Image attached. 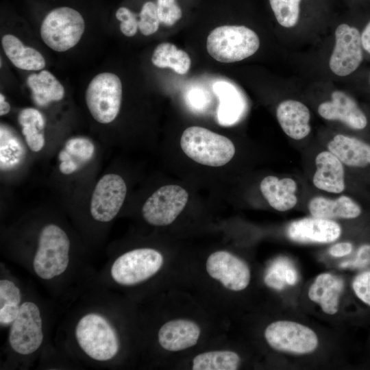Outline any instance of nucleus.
Wrapping results in <instances>:
<instances>
[{
  "label": "nucleus",
  "instance_id": "obj_16",
  "mask_svg": "<svg viewBox=\"0 0 370 370\" xmlns=\"http://www.w3.org/2000/svg\"><path fill=\"white\" fill-rule=\"evenodd\" d=\"M276 117L283 132L293 140H302L311 131L310 110L299 101L286 99L280 103Z\"/></svg>",
  "mask_w": 370,
  "mask_h": 370
},
{
  "label": "nucleus",
  "instance_id": "obj_21",
  "mask_svg": "<svg viewBox=\"0 0 370 370\" xmlns=\"http://www.w3.org/2000/svg\"><path fill=\"white\" fill-rule=\"evenodd\" d=\"M344 288V282L340 278L328 273L319 274L308 290V297L318 304L328 314L338 312L339 299Z\"/></svg>",
  "mask_w": 370,
  "mask_h": 370
},
{
  "label": "nucleus",
  "instance_id": "obj_43",
  "mask_svg": "<svg viewBox=\"0 0 370 370\" xmlns=\"http://www.w3.org/2000/svg\"><path fill=\"white\" fill-rule=\"evenodd\" d=\"M369 83H370V76H369Z\"/></svg>",
  "mask_w": 370,
  "mask_h": 370
},
{
  "label": "nucleus",
  "instance_id": "obj_38",
  "mask_svg": "<svg viewBox=\"0 0 370 370\" xmlns=\"http://www.w3.org/2000/svg\"><path fill=\"white\" fill-rule=\"evenodd\" d=\"M370 265V245L364 244L357 250L354 259L344 262L341 264L343 268L362 269Z\"/></svg>",
  "mask_w": 370,
  "mask_h": 370
},
{
  "label": "nucleus",
  "instance_id": "obj_13",
  "mask_svg": "<svg viewBox=\"0 0 370 370\" xmlns=\"http://www.w3.org/2000/svg\"><path fill=\"white\" fill-rule=\"evenodd\" d=\"M206 266L209 275L229 290L242 291L249 283L251 275L247 264L228 251L212 253L208 258Z\"/></svg>",
  "mask_w": 370,
  "mask_h": 370
},
{
  "label": "nucleus",
  "instance_id": "obj_23",
  "mask_svg": "<svg viewBox=\"0 0 370 370\" xmlns=\"http://www.w3.org/2000/svg\"><path fill=\"white\" fill-rule=\"evenodd\" d=\"M3 49L10 62L17 68L25 71H39L45 66V60L36 49L23 45L12 34H5L1 39Z\"/></svg>",
  "mask_w": 370,
  "mask_h": 370
},
{
  "label": "nucleus",
  "instance_id": "obj_24",
  "mask_svg": "<svg viewBox=\"0 0 370 370\" xmlns=\"http://www.w3.org/2000/svg\"><path fill=\"white\" fill-rule=\"evenodd\" d=\"M94 151L95 146L88 138L75 137L68 140L58 154L60 171L65 175L74 173L92 158Z\"/></svg>",
  "mask_w": 370,
  "mask_h": 370
},
{
  "label": "nucleus",
  "instance_id": "obj_17",
  "mask_svg": "<svg viewBox=\"0 0 370 370\" xmlns=\"http://www.w3.org/2000/svg\"><path fill=\"white\" fill-rule=\"evenodd\" d=\"M314 186L319 190L338 194L345 189V169L341 160L330 151L319 153L315 158Z\"/></svg>",
  "mask_w": 370,
  "mask_h": 370
},
{
  "label": "nucleus",
  "instance_id": "obj_25",
  "mask_svg": "<svg viewBox=\"0 0 370 370\" xmlns=\"http://www.w3.org/2000/svg\"><path fill=\"white\" fill-rule=\"evenodd\" d=\"M27 84L36 103L40 106L60 101L64 96L62 84L53 74L47 70L31 74L27 78Z\"/></svg>",
  "mask_w": 370,
  "mask_h": 370
},
{
  "label": "nucleus",
  "instance_id": "obj_34",
  "mask_svg": "<svg viewBox=\"0 0 370 370\" xmlns=\"http://www.w3.org/2000/svg\"><path fill=\"white\" fill-rule=\"evenodd\" d=\"M158 14L161 23L171 26L182 16V10L176 0H157Z\"/></svg>",
  "mask_w": 370,
  "mask_h": 370
},
{
  "label": "nucleus",
  "instance_id": "obj_41",
  "mask_svg": "<svg viewBox=\"0 0 370 370\" xmlns=\"http://www.w3.org/2000/svg\"><path fill=\"white\" fill-rule=\"evenodd\" d=\"M297 280V274L293 267L288 266L286 271V282L289 285H294Z\"/></svg>",
  "mask_w": 370,
  "mask_h": 370
},
{
  "label": "nucleus",
  "instance_id": "obj_6",
  "mask_svg": "<svg viewBox=\"0 0 370 370\" xmlns=\"http://www.w3.org/2000/svg\"><path fill=\"white\" fill-rule=\"evenodd\" d=\"M122 83L114 73H101L90 82L85 94L87 107L97 122L110 123L117 116L122 100Z\"/></svg>",
  "mask_w": 370,
  "mask_h": 370
},
{
  "label": "nucleus",
  "instance_id": "obj_3",
  "mask_svg": "<svg viewBox=\"0 0 370 370\" xmlns=\"http://www.w3.org/2000/svg\"><path fill=\"white\" fill-rule=\"evenodd\" d=\"M70 241L66 232L56 224L42 227L32 260L35 274L44 280H53L67 269L70 257Z\"/></svg>",
  "mask_w": 370,
  "mask_h": 370
},
{
  "label": "nucleus",
  "instance_id": "obj_35",
  "mask_svg": "<svg viewBox=\"0 0 370 370\" xmlns=\"http://www.w3.org/2000/svg\"><path fill=\"white\" fill-rule=\"evenodd\" d=\"M116 17L121 22L120 29L126 36H134L138 29L136 15L126 7H120L116 12Z\"/></svg>",
  "mask_w": 370,
  "mask_h": 370
},
{
  "label": "nucleus",
  "instance_id": "obj_40",
  "mask_svg": "<svg viewBox=\"0 0 370 370\" xmlns=\"http://www.w3.org/2000/svg\"><path fill=\"white\" fill-rule=\"evenodd\" d=\"M361 42L363 49L370 54V21L361 33Z\"/></svg>",
  "mask_w": 370,
  "mask_h": 370
},
{
  "label": "nucleus",
  "instance_id": "obj_42",
  "mask_svg": "<svg viewBox=\"0 0 370 370\" xmlns=\"http://www.w3.org/2000/svg\"><path fill=\"white\" fill-rule=\"evenodd\" d=\"M10 110V105L5 101V97L0 94V115L7 114Z\"/></svg>",
  "mask_w": 370,
  "mask_h": 370
},
{
  "label": "nucleus",
  "instance_id": "obj_20",
  "mask_svg": "<svg viewBox=\"0 0 370 370\" xmlns=\"http://www.w3.org/2000/svg\"><path fill=\"white\" fill-rule=\"evenodd\" d=\"M328 149L347 166L370 165V145L357 138L336 134L328 143Z\"/></svg>",
  "mask_w": 370,
  "mask_h": 370
},
{
  "label": "nucleus",
  "instance_id": "obj_5",
  "mask_svg": "<svg viewBox=\"0 0 370 370\" xmlns=\"http://www.w3.org/2000/svg\"><path fill=\"white\" fill-rule=\"evenodd\" d=\"M85 29V22L76 10L66 6L51 10L40 26V36L51 49L63 52L75 47Z\"/></svg>",
  "mask_w": 370,
  "mask_h": 370
},
{
  "label": "nucleus",
  "instance_id": "obj_18",
  "mask_svg": "<svg viewBox=\"0 0 370 370\" xmlns=\"http://www.w3.org/2000/svg\"><path fill=\"white\" fill-rule=\"evenodd\" d=\"M198 325L187 319H175L165 323L158 331L160 346L171 352L181 351L194 346L200 335Z\"/></svg>",
  "mask_w": 370,
  "mask_h": 370
},
{
  "label": "nucleus",
  "instance_id": "obj_7",
  "mask_svg": "<svg viewBox=\"0 0 370 370\" xmlns=\"http://www.w3.org/2000/svg\"><path fill=\"white\" fill-rule=\"evenodd\" d=\"M163 261L162 255L154 249H135L113 262L110 276L120 285H136L154 275L162 267Z\"/></svg>",
  "mask_w": 370,
  "mask_h": 370
},
{
  "label": "nucleus",
  "instance_id": "obj_29",
  "mask_svg": "<svg viewBox=\"0 0 370 370\" xmlns=\"http://www.w3.org/2000/svg\"><path fill=\"white\" fill-rule=\"evenodd\" d=\"M21 292L14 282L8 278L0 280V324L10 326L18 315L22 304Z\"/></svg>",
  "mask_w": 370,
  "mask_h": 370
},
{
  "label": "nucleus",
  "instance_id": "obj_36",
  "mask_svg": "<svg viewBox=\"0 0 370 370\" xmlns=\"http://www.w3.org/2000/svg\"><path fill=\"white\" fill-rule=\"evenodd\" d=\"M289 264L284 261L275 262L265 276L266 284L276 289H282L286 284V271Z\"/></svg>",
  "mask_w": 370,
  "mask_h": 370
},
{
  "label": "nucleus",
  "instance_id": "obj_28",
  "mask_svg": "<svg viewBox=\"0 0 370 370\" xmlns=\"http://www.w3.org/2000/svg\"><path fill=\"white\" fill-rule=\"evenodd\" d=\"M151 62L158 68H170L180 75L186 74L191 65L188 54L169 42L160 43L155 48Z\"/></svg>",
  "mask_w": 370,
  "mask_h": 370
},
{
  "label": "nucleus",
  "instance_id": "obj_14",
  "mask_svg": "<svg viewBox=\"0 0 370 370\" xmlns=\"http://www.w3.org/2000/svg\"><path fill=\"white\" fill-rule=\"evenodd\" d=\"M319 116L328 121H339L354 130H363L367 125V118L356 101L341 90H334L330 101L320 103Z\"/></svg>",
  "mask_w": 370,
  "mask_h": 370
},
{
  "label": "nucleus",
  "instance_id": "obj_30",
  "mask_svg": "<svg viewBox=\"0 0 370 370\" xmlns=\"http://www.w3.org/2000/svg\"><path fill=\"white\" fill-rule=\"evenodd\" d=\"M241 359L232 351H210L196 356L193 360V370H235Z\"/></svg>",
  "mask_w": 370,
  "mask_h": 370
},
{
  "label": "nucleus",
  "instance_id": "obj_39",
  "mask_svg": "<svg viewBox=\"0 0 370 370\" xmlns=\"http://www.w3.org/2000/svg\"><path fill=\"white\" fill-rule=\"evenodd\" d=\"M353 250V245L349 242H342L332 245L329 253L334 257H342L352 253Z\"/></svg>",
  "mask_w": 370,
  "mask_h": 370
},
{
  "label": "nucleus",
  "instance_id": "obj_8",
  "mask_svg": "<svg viewBox=\"0 0 370 370\" xmlns=\"http://www.w3.org/2000/svg\"><path fill=\"white\" fill-rule=\"evenodd\" d=\"M43 340L40 310L34 301H24L18 317L10 326L9 345L16 354L29 356L39 349Z\"/></svg>",
  "mask_w": 370,
  "mask_h": 370
},
{
  "label": "nucleus",
  "instance_id": "obj_37",
  "mask_svg": "<svg viewBox=\"0 0 370 370\" xmlns=\"http://www.w3.org/2000/svg\"><path fill=\"white\" fill-rule=\"evenodd\" d=\"M356 296L370 307V270L362 271L356 276L352 282Z\"/></svg>",
  "mask_w": 370,
  "mask_h": 370
},
{
  "label": "nucleus",
  "instance_id": "obj_10",
  "mask_svg": "<svg viewBox=\"0 0 370 370\" xmlns=\"http://www.w3.org/2000/svg\"><path fill=\"white\" fill-rule=\"evenodd\" d=\"M334 37L330 69L337 76H347L360 66L363 60L361 34L356 27L343 23L336 28Z\"/></svg>",
  "mask_w": 370,
  "mask_h": 370
},
{
  "label": "nucleus",
  "instance_id": "obj_9",
  "mask_svg": "<svg viewBox=\"0 0 370 370\" xmlns=\"http://www.w3.org/2000/svg\"><path fill=\"white\" fill-rule=\"evenodd\" d=\"M264 338L274 349L295 354L311 353L319 343L318 337L311 328L291 321L270 323L265 329Z\"/></svg>",
  "mask_w": 370,
  "mask_h": 370
},
{
  "label": "nucleus",
  "instance_id": "obj_11",
  "mask_svg": "<svg viewBox=\"0 0 370 370\" xmlns=\"http://www.w3.org/2000/svg\"><path fill=\"white\" fill-rule=\"evenodd\" d=\"M188 199L187 191L178 185H165L156 190L145 202V220L156 226L171 224L183 210Z\"/></svg>",
  "mask_w": 370,
  "mask_h": 370
},
{
  "label": "nucleus",
  "instance_id": "obj_12",
  "mask_svg": "<svg viewBox=\"0 0 370 370\" xmlns=\"http://www.w3.org/2000/svg\"><path fill=\"white\" fill-rule=\"evenodd\" d=\"M127 193L124 180L119 175L109 173L97 182L92 195L90 211L99 222H109L119 212Z\"/></svg>",
  "mask_w": 370,
  "mask_h": 370
},
{
  "label": "nucleus",
  "instance_id": "obj_15",
  "mask_svg": "<svg viewBox=\"0 0 370 370\" xmlns=\"http://www.w3.org/2000/svg\"><path fill=\"white\" fill-rule=\"evenodd\" d=\"M341 234V227L334 220L313 216L294 221L287 229V234L292 241L304 243H332Z\"/></svg>",
  "mask_w": 370,
  "mask_h": 370
},
{
  "label": "nucleus",
  "instance_id": "obj_27",
  "mask_svg": "<svg viewBox=\"0 0 370 370\" xmlns=\"http://www.w3.org/2000/svg\"><path fill=\"white\" fill-rule=\"evenodd\" d=\"M18 120L29 148L34 152L40 151L45 143L42 114L35 108H27L21 111Z\"/></svg>",
  "mask_w": 370,
  "mask_h": 370
},
{
  "label": "nucleus",
  "instance_id": "obj_32",
  "mask_svg": "<svg viewBox=\"0 0 370 370\" xmlns=\"http://www.w3.org/2000/svg\"><path fill=\"white\" fill-rule=\"evenodd\" d=\"M278 23L285 28H293L299 23L305 0H268Z\"/></svg>",
  "mask_w": 370,
  "mask_h": 370
},
{
  "label": "nucleus",
  "instance_id": "obj_4",
  "mask_svg": "<svg viewBox=\"0 0 370 370\" xmlns=\"http://www.w3.org/2000/svg\"><path fill=\"white\" fill-rule=\"evenodd\" d=\"M260 44L258 34L245 25H222L209 34L206 49L217 61L232 63L254 55Z\"/></svg>",
  "mask_w": 370,
  "mask_h": 370
},
{
  "label": "nucleus",
  "instance_id": "obj_2",
  "mask_svg": "<svg viewBox=\"0 0 370 370\" xmlns=\"http://www.w3.org/2000/svg\"><path fill=\"white\" fill-rule=\"evenodd\" d=\"M180 146L188 158L210 166H223L235 154V147L231 140L199 126L189 127L183 132Z\"/></svg>",
  "mask_w": 370,
  "mask_h": 370
},
{
  "label": "nucleus",
  "instance_id": "obj_33",
  "mask_svg": "<svg viewBox=\"0 0 370 370\" xmlns=\"http://www.w3.org/2000/svg\"><path fill=\"white\" fill-rule=\"evenodd\" d=\"M160 21L156 3L148 1L144 3L139 13L138 29L145 36H149L159 28Z\"/></svg>",
  "mask_w": 370,
  "mask_h": 370
},
{
  "label": "nucleus",
  "instance_id": "obj_19",
  "mask_svg": "<svg viewBox=\"0 0 370 370\" xmlns=\"http://www.w3.org/2000/svg\"><path fill=\"white\" fill-rule=\"evenodd\" d=\"M260 188L269 204L278 211H288L297 203V184L292 178L268 175L261 181Z\"/></svg>",
  "mask_w": 370,
  "mask_h": 370
},
{
  "label": "nucleus",
  "instance_id": "obj_22",
  "mask_svg": "<svg viewBox=\"0 0 370 370\" xmlns=\"http://www.w3.org/2000/svg\"><path fill=\"white\" fill-rule=\"evenodd\" d=\"M308 210L315 217L335 219H355L362 212L360 206L347 195H341L336 199L317 196L308 203Z\"/></svg>",
  "mask_w": 370,
  "mask_h": 370
},
{
  "label": "nucleus",
  "instance_id": "obj_26",
  "mask_svg": "<svg viewBox=\"0 0 370 370\" xmlns=\"http://www.w3.org/2000/svg\"><path fill=\"white\" fill-rule=\"evenodd\" d=\"M213 90L219 99L217 117L220 124L229 125L238 120L242 110V102L238 91L226 82H217Z\"/></svg>",
  "mask_w": 370,
  "mask_h": 370
},
{
  "label": "nucleus",
  "instance_id": "obj_31",
  "mask_svg": "<svg viewBox=\"0 0 370 370\" xmlns=\"http://www.w3.org/2000/svg\"><path fill=\"white\" fill-rule=\"evenodd\" d=\"M0 162L1 170L17 166L25 156V149L20 139L5 126L0 130Z\"/></svg>",
  "mask_w": 370,
  "mask_h": 370
},
{
  "label": "nucleus",
  "instance_id": "obj_1",
  "mask_svg": "<svg viewBox=\"0 0 370 370\" xmlns=\"http://www.w3.org/2000/svg\"><path fill=\"white\" fill-rule=\"evenodd\" d=\"M74 336L80 349L95 361H110L119 351L117 332L108 317L101 312L83 314L75 326Z\"/></svg>",
  "mask_w": 370,
  "mask_h": 370
}]
</instances>
